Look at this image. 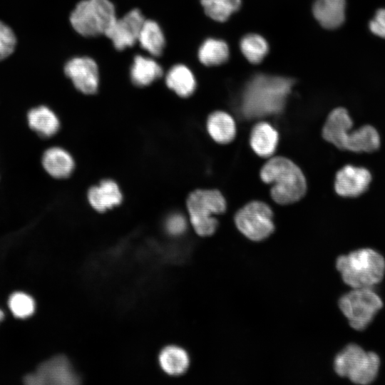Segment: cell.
Here are the masks:
<instances>
[{"mask_svg":"<svg viewBox=\"0 0 385 385\" xmlns=\"http://www.w3.org/2000/svg\"><path fill=\"white\" fill-rule=\"evenodd\" d=\"M190 223L200 236L215 232L217 220L213 216L225 211L226 202L217 190H197L190 194L187 200Z\"/></svg>","mask_w":385,"mask_h":385,"instance_id":"8992f818","label":"cell"},{"mask_svg":"<svg viewBox=\"0 0 385 385\" xmlns=\"http://www.w3.org/2000/svg\"><path fill=\"white\" fill-rule=\"evenodd\" d=\"M260 176L265 183L272 184L271 196L279 204L287 205L299 200L307 190L301 170L284 157L269 160L262 167Z\"/></svg>","mask_w":385,"mask_h":385,"instance_id":"3957f363","label":"cell"},{"mask_svg":"<svg viewBox=\"0 0 385 385\" xmlns=\"http://www.w3.org/2000/svg\"><path fill=\"white\" fill-rule=\"evenodd\" d=\"M200 2L206 15L219 22L227 21L241 5V0H200Z\"/></svg>","mask_w":385,"mask_h":385,"instance_id":"4316f807","label":"cell"},{"mask_svg":"<svg viewBox=\"0 0 385 385\" xmlns=\"http://www.w3.org/2000/svg\"><path fill=\"white\" fill-rule=\"evenodd\" d=\"M42 165L45 170L55 178L68 177L74 168L72 156L59 147H52L44 152Z\"/></svg>","mask_w":385,"mask_h":385,"instance_id":"e0dca14e","label":"cell"},{"mask_svg":"<svg viewBox=\"0 0 385 385\" xmlns=\"http://www.w3.org/2000/svg\"><path fill=\"white\" fill-rule=\"evenodd\" d=\"M4 312L0 309V322L4 319Z\"/></svg>","mask_w":385,"mask_h":385,"instance_id":"1f68e13d","label":"cell"},{"mask_svg":"<svg viewBox=\"0 0 385 385\" xmlns=\"http://www.w3.org/2000/svg\"><path fill=\"white\" fill-rule=\"evenodd\" d=\"M138 41L141 48L153 56L161 55L165 45V36L160 26L150 19L144 21Z\"/></svg>","mask_w":385,"mask_h":385,"instance_id":"cb8c5ba5","label":"cell"},{"mask_svg":"<svg viewBox=\"0 0 385 385\" xmlns=\"http://www.w3.org/2000/svg\"><path fill=\"white\" fill-rule=\"evenodd\" d=\"M380 146V137L377 130L371 125H363L358 129L348 131L346 134L341 150L356 153H371Z\"/></svg>","mask_w":385,"mask_h":385,"instance_id":"4fadbf2b","label":"cell"},{"mask_svg":"<svg viewBox=\"0 0 385 385\" xmlns=\"http://www.w3.org/2000/svg\"><path fill=\"white\" fill-rule=\"evenodd\" d=\"M165 230L173 236L182 235L187 228L185 217L180 213L170 215L165 220Z\"/></svg>","mask_w":385,"mask_h":385,"instance_id":"f546056e","label":"cell"},{"mask_svg":"<svg viewBox=\"0 0 385 385\" xmlns=\"http://www.w3.org/2000/svg\"><path fill=\"white\" fill-rule=\"evenodd\" d=\"M272 212L263 202L253 201L241 208L235 216L237 229L252 241H261L274 231Z\"/></svg>","mask_w":385,"mask_h":385,"instance_id":"ba28073f","label":"cell"},{"mask_svg":"<svg viewBox=\"0 0 385 385\" xmlns=\"http://www.w3.org/2000/svg\"><path fill=\"white\" fill-rule=\"evenodd\" d=\"M198 58L205 66H217L227 61L229 48L221 39L209 38L205 40L198 50Z\"/></svg>","mask_w":385,"mask_h":385,"instance_id":"d4e9b609","label":"cell"},{"mask_svg":"<svg viewBox=\"0 0 385 385\" xmlns=\"http://www.w3.org/2000/svg\"><path fill=\"white\" fill-rule=\"evenodd\" d=\"M346 0H315L312 11L317 21L325 29L339 27L345 19Z\"/></svg>","mask_w":385,"mask_h":385,"instance_id":"5bb4252c","label":"cell"},{"mask_svg":"<svg viewBox=\"0 0 385 385\" xmlns=\"http://www.w3.org/2000/svg\"><path fill=\"white\" fill-rule=\"evenodd\" d=\"M114 5L109 0H83L70 16L74 30L81 36L93 37L105 34L116 19Z\"/></svg>","mask_w":385,"mask_h":385,"instance_id":"5b68a950","label":"cell"},{"mask_svg":"<svg viewBox=\"0 0 385 385\" xmlns=\"http://www.w3.org/2000/svg\"><path fill=\"white\" fill-rule=\"evenodd\" d=\"M158 361L165 373L171 376H178L186 371L189 366L190 359L184 349L170 345L161 350Z\"/></svg>","mask_w":385,"mask_h":385,"instance_id":"7402d4cb","label":"cell"},{"mask_svg":"<svg viewBox=\"0 0 385 385\" xmlns=\"http://www.w3.org/2000/svg\"><path fill=\"white\" fill-rule=\"evenodd\" d=\"M278 143V133L269 123L256 124L251 132L250 144L253 150L261 157H269L275 150Z\"/></svg>","mask_w":385,"mask_h":385,"instance_id":"d6986e66","label":"cell"},{"mask_svg":"<svg viewBox=\"0 0 385 385\" xmlns=\"http://www.w3.org/2000/svg\"><path fill=\"white\" fill-rule=\"evenodd\" d=\"M88 199L96 210L104 212L119 205L122 200V194L113 180H104L98 185L90 188Z\"/></svg>","mask_w":385,"mask_h":385,"instance_id":"2e32d148","label":"cell"},{"mask_svg":"<svg viewBox=\"0 0 385 385\" xmlns=\"http://www.w3.org/2000/svg\"><path fill=\"white\" fill-rule=\"evenodd\" d=\"M371 180V175L367 169L347 165L336 175L335 191L343 197H356L367 190Z\"/></svg>","mask_w":385,"mask_h":385,"instance_id":"7c38bea8","label":"cell"},{"mask_svg":"<svg viewBox=\"0 0 385 385\" xmlns=\"http://www.w3.org/2000/svg\"><path fill=\"white\" fill-rule=\"evenodd\" d=\"M381 359L374 351H366L359 345L350 344L339 352L334 360L337 375L358 385L371 384L378 375Z\"/></svg>","mask_w":385,"mask_h":385,"instance_id":"277c9868","label":"cell"},{"mask_svg":"<svg viewBox=\"0 0 385 385\" xmlns=\"http://www.w3.org/2000/svg\"><path fill=\"white\" fill-rule=\"evenodd\" d=\"M294 83L289 78L255 75L247 82L242 94L243 115L250 119L279 113Z\"/></svg>","mask_w":385,"mask_h":385,"instance_id":"6da1fadb","label":"cell"},{"mask_svg":"<svg viewBox=\"0 0 385 385\" xmlns=\"http://www.w3.org/2000/svg\"><path fill=\"white\" fill-rule=\"evenodd\" d=\"M339 307L350 327L356 330L365 329L383 307L382 299L373 288H356L343 294Z\"/></svg>","mask_w":385,"mask_h":385,"instance_id":"52a82bcc","label":"cell"},{"mask_svg":"<svg viewBox=\"0 0 385 385\" xmlns=\"http://www.w3.org/2000/svg\"><path fill=\"white\" fill-rule=\"evenodd\" d=\"M16 43V39L13 31L0 21V61L13 53Z\"/></svg>","mask_w":385,"mask_h":385,"instance_id":"f1b7e54d","label":"cell"},{"mask_svg":"<svg viewBox=\"0 0 385 385\" xmlns=\"http://www.w3.org/2000/svg\"><path fill=\"white\" fill-rule=\"evenodd\" d=\"M167 86L181 97L192 95L196 87V81L191 70L183 64L171 67L165 76Z\"/></svg>","mask_w":385,"mask_h":385,"instance_id":"44dd1931","label":"cell"},{"mask_svg":"<svg viewBox=\"0 0 385 385\" xmlns=\"http://www.w3.org/2000/svg\"><path fill=\"white\" fill-rule=\"evenodd\" d=\"M27 118L30 128L44 138L55 135L60 127V122L56 115L44 106L29 111Z\"/></svg>","mask_w":385,"mask_h":385,"instance_id":"ffe728a7","label":"cell"},{"mask_svg":"<svg viewBox=\"0 0 385 385\" xmlns=\"http://www.w3.org/2000/svg\"><path fill=\"white\" fill-rule=\"evenodd\" d=\"M352 125V120L345 108H335L327 117L322 135L326 140L341 149L343 140Z\"/></svg>","mask_w":385,"mask_h":385,"instance_id":"9a60e30c","label":"cell"},{"mask_svg":"<svg viewBox=\"0 0 385 385\" xmlns=\"http://www.w3.org/2000/svg\"><path fill=\"white\" fill-rule=\"evenodd\" d=\"M145 20L139 9H133L123 17L116 18L104 35L111 40L117 50H123L138 41Z\"/></svg>","mask_w":385,"mask_h":385,"instance_id":"30bf717a","label":"cell"},{"mask_svg":"<svg viewBox=\"0 0 385 385\" xmlns=\"http://www.w3.org/2000/svg\"><path fill=\"white\" fill-rule=\"evenodd\" d=\"M161 66L153 58L137 55L130 68V78L138 86H148L162 76Z\"/></svg>","mask_w":385,"mask_h":385,"instance_id":"ac0fdd59","label":"cell"},{"mask_svg":"<svg viewBox=\"0 0 385 385\" xmlns=\"http://www.w3.org/2000/svg\"><path fill=\"white\" fill-rule=\"evenodd\" d=\"M207 129L213 140L222 144L233 140L236 130L233 118L224 111H215L210 115Z\"/></svg>","mask_w":385,"mask_h":385,"instance_id":"603a6c76","label":"cell"},{"mask_svg":"<svg viewBox=\"0 0 385 385\" xmlns=\"http://www.w3.org/2000/svg\"><path fill=\"white\" fill-rule=\"evenodd\" d=\"M369 27L376 36L385 38V9H380L370 21Z\"/></svg>","mask_w":385,"mask_h":385,"instance_id":"4dcf8cb0","label":"cell"},{"mask_svg":"<svg viewBox=\"0 0 385 385\" xmlns=\"http://www.w3.org/2000/svg\"><path fill=\"white\" fill-rule=\"evenodd\" d=\"M65 74L74 86L85 94H93L99 83L98 68L96 61L87 56L75 57L64 67Z\"/></svg>","mask_w":385,"mask_h":385,"instance_id":"8fae6325","label":"cell"},{"mask_svg":"<svg viewBox=\"0 0 385 385\" xmlns=\"http://www.w3.org/2000/svg\"><path fill=\"white\" fill-rule=\"evenodd\" d=\"M28 385H74L79 377L64 356H56L38 367L34 373L24 377Z\"/></svg>","mask_w":385,"mask_h":385,"instance_id":"9c48e42d","label":"cell"},{"mask_svg":"<svg viewBox=\"0 0 385 385\" xmlns=\"http://www.w3.org/2000/svg\"><path fill=\"white\" fill-rule=\"evenodd\" d=\"M336 267L343 282L351 289L373 288L385 275V259L371 248H361L340 255Z\"/></svg>","mask_w":385,"mask_h":385,"instance_id":"7a4b0ae2","label":"cell"},{"mask_svg":"<svg viewBox=\"0 0 385 385\" xmlns=\"http://www.w3.org/2000/svg\"><path fill=\"white\" fill-rule=\"evenodd\" d=\"M9 307L16 317L24 319L34 314L35 302L29 294L18 292L10 296Z\"/></svg>","mask_w":385,"mask_h":385,"instance_id":"83f0119b","label":"cell"},{"mask_svg":"<svg viewBox=\"0 0 385 385\" xmlns=\"http://www.w3.org/2000/svg\"><path fill=\"white\" fill-rule=\"evenodd\" d=\"M240 50L250 63H260L267 54L269 46L267 41L257 34H249L240 41Z\"/></svg>","mask_w":385,"mask_h":385,"instance_id":"484cf974","label":"cell"}]
</instances>
